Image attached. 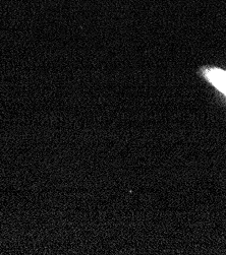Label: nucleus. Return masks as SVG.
Masks as SVG:
<instances>
[{"mask_svg": "<svg viewBox=\"0 0 226 255\" xmlns=\"http://www.w3.org/2000/svg\"><path fill=\"white\" fill-rule=\"evenodd\" d=\"M202 75L221 94L226 96V71L220 68L206 67L202 69Z\"/></svg>", "mask_w": 226, "mask_h": 255, "instance_id": "obj_1", "label": "nucleus"}]
</instances>
